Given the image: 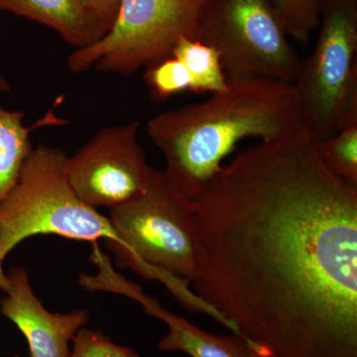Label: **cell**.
<instances>
[{"label": "cell", "mask_w": 357, "mask_h": 357, "mask_svg": "<svg viewBox=\"0 0 357 357\" xmlns=\"http://www.w3.org/2000/svg\"><path fill=\"white\" fill-rule=\"evenodd\" d=\"M138 303L146 314L163 321L168 328L158 342L161 351H180L190 357H258L239 335L206 332L187 319L167 311L146 294L141 296Z\"/></svg>", "instance_id": "10"}, {"label": "cell", "mask_w": 357, "mask_h": 357, "mask_svg": "<svg viewBox=\"0 0 357 357\" xmlns=\"http://www.w3.org/2000/svg\"><path fill=\"white\" fill-rule=\"evenodd\" d=\"M144 79L154 100L163 102L183 91H191L192 81L184 64L178 59L168 57L145 68Z\"/></svg>", "instance_id": "16"}, {"label": "cell", "mask_w": 357, "mask_h": 357, "mask_svg": "<svg viewBox=\"0 0 357 357\" xmlns=\"http://www.w3.org/2000/svg\"><path fill=\"white\" fill-rule=\"evenodd\" d=\"M24 116V112L0 103V202L17 182L33 149L30 131L34 128L25 126Z\"/></svg>", "instance_id": "12"}, {"label": "cell", "mask_w": 357, "mask_h": 357, "mask_svg": "<svg viewBox=\"0 0 357 357\" xmlns=\"http://www.w3.org/2000/svg\"><path fill=\"white\" fill-rule=\"evenodd\" d=\"M10 91V84L8 81L6 79V77L2 75L1 70H0V91Z\"/></svg>", "instance_id": "20"}, {"label": "cell", "mask_w": 357, "mask_h": 357, "mask_svg": "<svg viewBox=\"0 0 357 357\" xmlns=\"http://www.w3.org/2000/svg\"><path fill=\"white\" fill-rule=\"evenodd\" d=\"M79 2L107 32L109 31L119 13L121 0H79Z\"/></svg>", "instance_id": "18"}, {"label": "cell", "mask_w": 357, "mask_h": 357, "mask_svg": "<svg viewBox=\"0 0 357 357\" xmlns=\"http://www.w3.org/2000/svg\"><path fill=\"white\" fill-rule=\"evenodd\" d=\"M316 46L293 84L301 128L319 142L357 121V1L325 0Z\"/></svg>", "instance_id": "5"}, {"label": "cell", "mask_w": 357, "mask_h": 357, "mask_svg": "<svg viewBox=\"0 0 357 357\" xmlns=\"http://www.w3.org/2000/svg\"><path fill=\"white\" fill-rule=\"evenodd\" d=\"M289 38L309 44L318 28L325 0H269Z\"/></svg>", "instance_id": "15"}, {"label": "cell", "mask_w": 357, "mask_h": 357, "mask_svg": "<svg viewBox=\"0 0 357 357\" xmlns=\"http://www.w3.org/2000/svg\"><path fill=\"white\" fill-rule=\"evenodd\" d=\"M115 241H105L117 265L147 280L161 282L183 307L222 319L199 299L190 284L199 272V243L194 201L152 168L146 188L110 208Z\"/></svg>", "instance_id": "3"}, {"label": "cell", "mask_w": 357, "mask_h": 357, "mask_svg": "<svg viewBox=\"0 0 357 357\" xmlns=\"http://www.w3.org/2000/svg\"><path fill=\"white\" fill-rule=\"evenodd\" d=\"M2 265H3V261L0 259V290L4 291L8 284V278H7V274L4 272Z\"/></svg>", "instance_id": "19"}, {"label": "cell", "mask_w": 357, "mask_h": 357, "mask_svg": "<svg viewBox=\"0 0 357 357\" xmlns=\"http://www.w3.org/2000/svg\"><path fill=\"white\" fill-rule=\"evenodd\" d=\"M68 156L58 148L39 144L26 159L20 178L0 202V259L25 239L56 234L91 241H115L109 218L84 203L73 191Z\"/></svg>", "instance_id": "4"}, {"label": "cell", "mask_w": 357, "mask_h": 357, "mask_svg": "<svg viewBox=\"0 0 357 357\" xmlns=\"http://www.w3.org/2000/svg\"><path fill=\"white\" fill-rule=\"evenodd\" d=\"M319 158L338 178L357 185V121L328 139L314 142Z\"/></svg>", "instance_id": "14"}, {"label": "cell", "mask_w": 357, "mask_h": 357, "mask_svg": "<svg viewBox=\"0 0 357 357\" xmlns=\"http://www.w3.org/2000/svg\"><path fill=\"white\" fill-rule=\"evenodd\" d=\"M173 57L184 64L192 81V91L215 93L227 89L220 53L199 40L182 37L174 47Z\"/></svg>", "instance_id": "13"}, {"label": "cell", "mask_w": 357, "mask_h": 357, "mask_svg": "<svg viewBox=\"0 0 357 357\" xmlns=\"http://www.w3.org/2000/svg\"><path fill=\"white\" fill-rule=\"evenodd\" d=\"M208 0H121L109 32L96 43L76 49L68 59L74 74L98 72L128 76L171 57L182 37L198 39Z\"/></svg>", "instance_id": "6"}, {"label": "cell", "mask_w": 357, "mask_h": 357, "mask_svg": "<svg viewBox=\"0 0 357 357\" xmlns=\"http://www.w3.org/2000/svg\"><path fill=\"white\" fill-rule=\"evenodd\" d=\"M0 10L48 26L77 49L96 43L107 33L79 0H0Z\"/></svg>", "instance_id": "11"}, {"label": "cell", "mask_w": 357, "mask_h": 357, "mask_svg": "<svg viewBox=\"0 0 357 357\" xmlns=\"http://www.w3.org/2000/svg\"><path fill=\"white\" fill-rule=\"evenodd\" d=\"M197 40L220 53L227 79L293 84L302 64L269 0H208Z\"/></svg>", "instance_id": "7"}, {"label": "cell", "mask_w": 357, "mask_h": 357, "mask_svg": "<svg viewBox=\"0 0 357 357\" xmlns=\"http://www.w3.org/2000/svg\"><path fill=\"white\" fill-rule=\"evenodd\" d=\"M139 122L100 129L66 161L73 191L91 208H114L146 188L151 167L141 146Z\"/></svg>", "instance_id": "8"}, {"label": "cell", "mask_w": 357, "mask_h": 357, "mask_svg": "<svg viewBox=\"0 0 357 357\" xmlns=\"http://www.w3.org/2000/svg\"><path fill=\"white\" fill-rule=\"evenodd\" d=\"M6 297L0 312L17 326L29 345L31 357H70V342L89 321L86 310L67 314L51 312L33 292L24 268L13 267L7 274Z\"/></svg>", "instance_id": "9"}, {"label": "cell", "mask_w": 357, "mask_h": 357, "mask_svg": "<svg viewBox=\"0 0 357 357\" xmlns=\"http://www.w3.org/2000/svg\"><path fill=\"white\" fill-rule=\"evenodd\" d=\"M73 342L70 357H139L133 349L115 344L100 330L82 328Z\"/></svg>", "instance_id": "17"}, {"label": "cell", "mask_w": 357, "mask_h": 357, "mask_svg": "<svg viewBox=\"0 0 357 357\" xmlns=\"http://www.w3.org/2000/svg\"><path fill=\"white\" fill-rule=\"evenodd\" d=\"M152 117L146 129L164 155V175L195 201L245 138L274 139L301 128L293 84L270 79H227V89Z\"/></svg>", "instance_id": "2"}, {"label": "cell", "mask_w": 357, "mask_h": 357, "mask_svg": "<svg viewBox=\"0 0 357 357\" xmlns=\"http://www.w3.org/2000/svg\"><path fill=\"white\" fill-rule=\"evenodd\" d=\"M194 206V292L258 357H357V185L304 129L244 150Z\"/></svg>", "instance_id": "1"}]
</instances>
